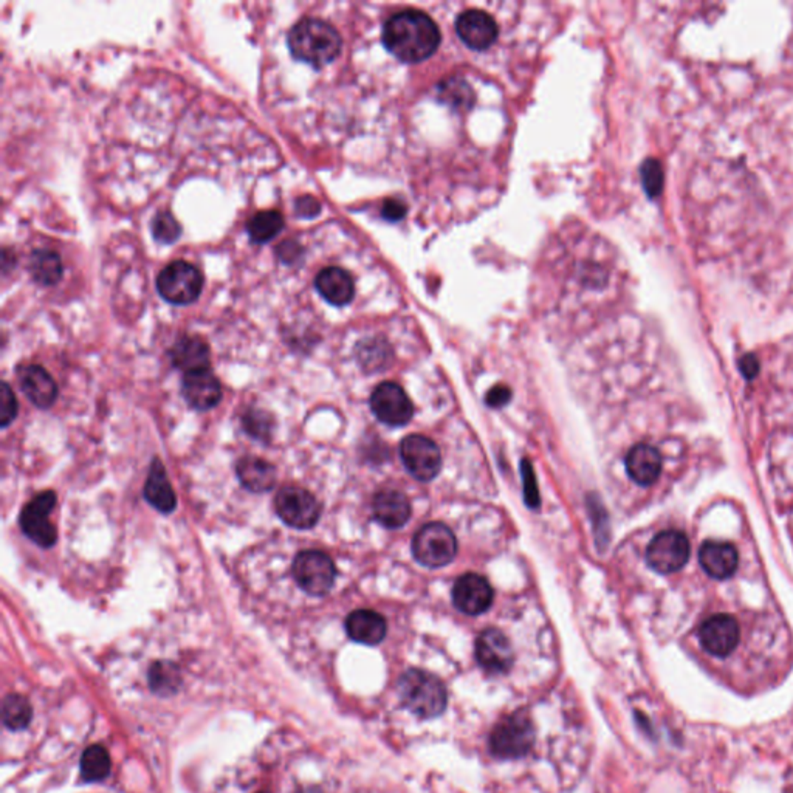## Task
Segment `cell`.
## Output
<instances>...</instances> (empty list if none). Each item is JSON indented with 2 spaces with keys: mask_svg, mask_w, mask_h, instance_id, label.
<instances>
[{
  "mask_svg": "<svg viewBox=\"0 0 793 793\" xmlns=\"http://www.w3.org/2000/svg\"><path fill=\"white\" fill-rule=\"evenodd\" d=\"M383 42L400 61H425L439 49V27L425 12L415 10L396 12L384 24Z\"/></svg>",
  "mask_w": 793,
  "mask_h": 793,
  "instance_id": "6da1fadb",
  "label": "cell"
},
{
  "mask_svg": "<svg viewBox=\"0 0 793 793\" xmlns=\"http://www.w3.org/2000/svg\"><path fill=\"white\" fill-rule=\"evenodd\" d=\"M287 45L295 59L321 68L340 56L343 42L334 25L322 19L303 18L289 31Z\"/></svg>",
  "mask_w": 793,
  "mask_h": 793,
  "instance_id": "7a4b0ae2",
  "label": "cell"
},
{
  "mask_svg": "<svg viewBox=\"0 0 793 793\" xmlns=\"http://www.w3.org/2000/svg\"><path fill=\"white\" fill-rule=\"evenodd\" d=\"M396 691L403 706L421 719L437 718L445 712L448 704L443 681L423 669L411 668L403 673L396 683Z\"/></svg>",
  "mask_w": 793,
  "mask_h": 793,
  "instance_id": "3957f363",
  "label": "cell"
},
{
  "mask_svg": "<svg viewBox=\"0 0 793 793\" xmlns=\"http://www.w3.org/2000/svg\"><path fill=\"white\" fill-rule=\"evenodd\" d=\"M536 731L524 710L502 718L489 735V750L496 758L518 759L526 756L535 743Z\"/></svg>",
  "mask_w": 793,
  "mask_h": 793,
  "instance_id": "277c9868",
  "label": "cell"
},
{
  "mask_svg": "<svg viewBox=\"0 0 793 793\" xmlns=\"http://www.w3.org/2000/svg\"><path fill=\"white\" fill-rule=\"evenodd\" d=\"M204 278L197 266L186 260H173L157 276V291L166 303L188 305L197 301Z\"/></svg>",
  "mask_w": 793,
  "mask_h": 793,
  "instance_id": "5b68a950",
  "label": "cell"
},
{
  "mask_svg": "<svg viewBox=\"0 0 793 793\" xmlns=\"http://www.w3.org/2000/svg\"><path fill=\"white\" fill-rule=\"evenodd\" d=\"M458 551V541L450 527L442 522H429L415 533L412 555L415 559L431 569L451 563Z\"/></svg>",
  "mask_w": 793,
  "mask_h": 793,
  "instance_id": "8992f818",
  "label": "cell"
},
{
  "mask_svg": "<svg viewBox=\"0 0 793 793\" xmlns=\"http://www.w3.org/2000/svg\"><path fill=\"white\" fill-rule=\"evenodd\" d=\"M291 572L297 586L313 597L328 594L334 588L335 569L332 558L321 550H303L293 559Z\"/></svg>",
  "mask_w": 793,
  "mask_h": 793,
  "instance_id": "52a82bcc",
  "label": "cell"
},
{
  "mask_svg": "<svg viewBox=\"0 0 793 793\" xmlns=\"http://www.w3.org/2000/svg\"><path fill=\"white\" fill-rule=\"evenodd\" d=\"M56 493L51 489L42 491L35 496L20 512L19 524L27 538L31 539L35 544L50 549L58 541V530L55 524L50 520V514L56 507Z\"/></svg>",
  "mask_w": 793,
  "mask_h": 793,
  "instance_id": "ba28073f",
  "label": "cell"
},
{
  "mask_svg": "<svg viewBox=\"0 0 793 793\" xmlns=\"http://www.w3.org/2000/svg\"><path fill=\"white\" fill-rule=\"evenodd\" d=\"M274 510L279 518L291 528L307 530L321 518V504L307 489L282 487L274 497Z\"/></svg>",
  "mask_w": 793,
  "mask_h": 793,
  "instance_id": "9c48e42d",
  "label": "cell"
},
{
  "mask_svg": "<svg viewBox=\"0 0 793 793\" xmlns=\"http://www.w3.org/2000/svg\"><path fill=\"white\" fill-rule=\"evenodd\" d=\"M689 541L679 530H665L654 536L646 549V563L658 574H674L687 564Z\"/></svg>",
  "mask_w": 793,
  "mask_h": 793,
  "instance_id": "30bf717a",
  "label": "cell"
},
{
  "mask_svg": "<svg viewBox=\"0 0 793 793\" xmlns=\"http://www.w3.org/2000/svg\"><path fill=\"white\" fill-rule=\"evenodd\" d=\"M400 456L411 476L427 482L439 474L442 468V454L439 446L425 435L412 434L402 440Z\"/></svg>",
  "mask_w": 793,
  "mask_h": 793,
  "instance_id": "8fae6325",
  "label": "cell"
},
{
  "mask_svg": "<svg viewBox=\"0 0 793 793\" xmlns=\"http://www.w3.org/2000/svg\"><path fill=\"white\" fill-rule=\"evenodd\" d=\"M371 408L380 421L389 427H403L412 419L414 404L408 394L392 381L378 384L371 396Z\"/></svg>",
  "mask_w": 793,
  "mask_h": 793,
  "instance_id": "7c38bea8",
  "label": "cell"
},
{
  "mask_svg": "<svg viewBox=\"0 0 793 793\" xmlns=\"http://www.w3.org/2000/svg\"><path fill=\"white\" fill-rule=\"evenodd\" d=\"M476 660L489 674H505L514 663L513 646L499 629L489 627L476 638Z\"/></svg>",
  "mask_w": 793,
  "mask_h": 793,
  "instance_id": "4fadbf2b",
  "label": "cell"
},
{
  "mask_svg": "<svg viewBox=\"0 0 793 793\" xmlns=\"http://www.w3.org/2000/svg\"><path fill=\"white\" fill-rule=\"evenodd\" d=\"M741 640V627L735 617L718 613L706 619L699 627V642L704 650L716 657L730 656Z\"/></svg>",
  "mask_w": 793,
  "mask_h": 793,
  "instance_id": "5bb4252c",
  "label": "cell"
},
{
  "mask_svg": "<svg viewBox=\"0 0 793 793\" xmlns=\"http://www.w3.org/2000/svg\"><path fill=\"white\" fill-rule=\"evenodd\" d=\"M493 588L483 576L477 574H465L458 576L452 588V603L460 612L466 615H479L493 603Z\"/></svg>",
  "mask_w": 793,
  "mask_h": 793,
  "instance_id": "9a60e30c",
  "label": "cell"
},
{
  "mask_svg": "<svg viewBox=\"0 0 793 793\" xmlns=\"http://www.w3.org/2000/svg\"><path fill=\"white\" fill-rule=\"evenodd\" d=\"M456 30L462 42L470 49L489 50L497 39V24L493 16L481 10H468L458 16Z\"/></svg>",
  "mask_w": 793,
  "mask_h": 793,
  "instance_id": "2e32d148",
  "label": "cell"
},
{
  "mask_svg": "<svg viewBox=\"0 0 793 793\" xmlns=\"http://www.w3.org/2000/svg\"><path fill=\"white\" fill-rule=\"evenodd\" d=\"M181 396L191 408L208 411L222 400V386L210 369L192 372L183 377Z\"/></svg>",
  "mask_w": 793,
  "mask_h": 793,
  "instance_id": "e0dca14e",
  "label": "cell"
},
{
  "mask_svg": "<svg viewBox=\"0 0 793 793\" xmlns=\"http://www.w3.org/2000/svg\"><path fill=\"white\" fill-rule=\"evenodd\" d=\"M18 373L20 389L24 390L25 396L35 406L47 409L56 402L58 384L42 366H24Z\"/></svg>",
  "mask_w": 793,
  "mask_h": 793,
  "instance_id": "ac0fdd59",
  "label": "cell"
},
{
  "mask_svg": "<svg viewBox=\"0 0 793 793\" xmlns=\"http://www.w3.org/2000/svg\"><path fill=\"white\" fill-rule=\"evenodd\" d=\"M699 563L712 578L727 580L736 572L739 555L730 543L708 541L700 547Z\"/></svg>",
  "mask_w": 793,
  "mask_h": 793,
  "instance_id": "d6986e66",
  "label": "cell"
},
{
  "mask_svg": "<svg viewBox=\"0 0 793 793\" xmlns=\"http://www.w3.org/2000/svg\"><path fill=\"white\" fill-rule=\"evenodd\" d=\"M626 471L638 485H652L662 473V456L654 446L638 443L626 456Z\"/></svg>",
  "mask_w": 793,
  "mask_h": 793,
  "instance_id": "ffe728a7",
  "label": "cell"
},
{
  "mask_svg": "<svg viewBox=\"0 0 793 793\" xmlns=\"http://www.w3.org/2000/svg\"><path fill=\"white\" fill-rule=\"evenodd\" d=\"M372 510L375 520L386 528H400L411 518V502L396 489H383L373 497Z\"/></svg>",
  "mask_w": 793,
  "mask_h": 793,
  "instance_id": "44dd1931",
  "label": "cell"
},
{
  "mask_svg": "<svg viewBox=\"0 0 793 793\" xmlns=\"http://www.w3.org/2000/svg\"><path fill=\"white\" fill-rule=\"evenodd\" d=\"M315 287L327 303L336 307L350 303L355 295L352 276L340 266H327L318 273Z\"/></svg>",
  "mask_w": 793,
  "mask_h": 793,
  "instance_id": "7402d4cb",
  "label": "cell"
},
{
  "mask_svg": "<svg viewBox=\"0 0 793 793\" xmlns=\"http://www.w3.org/2000/svg\"><path fill=\"white\" fill-rule=\"evenodd\" d=\"M173 365L185 372L208 371L210 369V347L198 336L186 335L181 336L171 349Z\"/></svg>",
  "mask_w": 793,
  "mask_h": 793,
  "instance_id": "603a6c76",
  "label": "cell"
},
{
  "mask_svg": "<svg viewBox=\"0 0 793 793\" xmlns=\"http://www.w3.org/2000/svg\"><path fill=\"white\" fill-rule=\"evenodd\" d=\"M142 493L148 504L160 513H173L177 508V496L169 482L165 465L161 464L158 458H154V462L150 465Z\"/></svg>",
  "mask_w": 793,
  "mask_h": 793,
  "instance_id": "cb8c5ba5",
  "label": "cell"
},
{
  "mask_svg": "<svg viewBox=\"0 0 793 793\" xmlns=\"http://www.w3.org/2000/svg\"><path fill=\"white\" fill-rule=\"evenodd\" d=\"M346 632L353 642L373 646L383 642L388 632V625L383 615L375 611L358 609L347 617Z\"/></svg>",
  "mask_w": 793,
  "mask_h": 793,
  "instance_id": "d4e9b609",
  "label": "cell"
},
{
  "mask_svg": "<svg viewBox=\"0 0 793 793\" xmlns=\"http://www.w3.org/2000/svg\"><path fill=\"white\" fill-rule=\"evenodd\" d=\"M235 474L242 485L253 493H266L276 483V468L266 458L245 456L235 464Z\"/></svg>",
  "mask_w": 793,
  "mask_h": 793,
  "instance_id": "484cf974",
  "label": "cell"
},
{
  "mask_svg": "<svg viewBox=\"0 0 793 793\" xmlns=\"http://www.w3.org/2000/svg\"><path fill=\"white\" fill-rule=\"evenodd\" d=\"M28 270L36 284L50 287L61 281L64 266L59 254L53 250H35L30 256Z\"/></svg>",
  "mask_w": 793,
  "mask_h": 793,
  "instance_id": "4316f807",
  "label": "cell"
},
{
  "mask_svg": "<svg viewBox=\"0 0 793 793\" xmlns=\"http://www.w3.org/2000/svg\"><path fill=\"white\" fill-rule=\"evenodd\" d=\"M284 217L279 211H259L248 220V235L254 243H266L284 229Z\"/></svg>",
  "mask_w": 793,
  "mask_h": 793,
  "instance_id": "83f0119b",
  "label": "cell"
},
{
  "mask_svg": "<svg viewBox=\"0 0 793 793\" xmlns=\"http://www.w3.org/2000/svg\"><path fill=\"white\" fill-rule=\"evenodd\" d=\"M111 756L103 745H90L81 756V776L87 782L105 780L111 774Z\"/></svg>",
  "mask_w": 793,
  "mask_h": 793,
  "instance_id": "f1b7e54d",
  "label": "cell"
},
{
  "mask_svg": "<svg viewBox=\"0 0 793 793\" xmlns=\"http://www.w3.org/2000/svg\"><path fill=\"white\" fill-rule=\"evenodd\" d=\"M2 718L10 730H24L33 718L30 702L20 694H8L2 704Z\"/></svg>",
  "mask_w": 793,
  "mask_h": 793,
  "instance_id": "f546056e",
  "label": "cell"
},
{
  "mask_svg": "<svg viewBox=\"0 0 793 793\" xmlns=\"http://www.w3.org/2000/svg\"><path fill=\"white\" fill-rule=\"evenodd\" d=\"M180 671L171 662H157L149 669V683L155 693H173L179 688Z\"/></svg>",
  "mask_w": 793,
  "mask_h": 793,
  "instance_id": "4dcf8cb0",
  "label": "cell"
},
{
  "mask_svg": "<svg viewBox=\"0 0 793 793\" xmlns=\"http://www.w3.org/2000/svg\"><path fill=\"white\" fill-rule=\"evenodd\" d=\"M150 233L155 241L160 242L163 245H171L173 242L179 241V237L181 235V227L171 212L163 211L152 219Z\"/></svg>",
  "mask_w": 793,
  "mask_h": 793,
  "instance_id": "1f68e13d",
  "label": "cell"
},
{
  "mask_svg": "<svg viewBox=\"0 0 793 793\" xmlns=\"http://www.w3.org/2000/svg\"><path fill=\"white\" fill-rule=\"evenodd\" d=\"M243 427L250 435H253L254 439L268 440L272 437L273 420L272 414H268L262 409H250L242 419Z\"/></svg>",
  "mask_w": 793,
  "mask_h": 793,
  "instance_id": "d6a6232c",
  "label": "cell"
},
{
  "mask_svg": "<svg viewBox=\"0 0 793 793\" xmlns=\"http://www.w3.org/2000/svg\"><path fill=\"white\" fill-rule=\"evenodd\" d=\"M359 363L367 371H378L381 369L389 358L388 346H381V343H366L365 347L358 353Z\"/></svg>",
  "mask_w": 793,
  "mask_h": 793,
  "instance_id": "836d02e7",
  "label": "cell"
},
{
  "mask_svg": "<svg viewBox=\"0 0 793 793\" xmlns=\"http://www.w3.org/2000/svg\"><path fill=\"white\" fill-rule=\"evenodd\" d=\"M642 181L646 194L650 197H657L663 189L662 165L654 158L644 161L642 166Z\"/></svg>",
  "mask_w": 793,
  "mask_h": 793,
  "instance_id": "e575fe53",
  "label": "cell"
},
{
  "mask_svg": "<svg viewBox=\"0 0 793 793\" xmlns=\"http://www.w3.org/2000/svg\"><path fill=\"white\" fill-rule=\"evenodd\" d=\"M18 398L14 396L10 384L4 381L0 390V425L6 427L18 415Z\"/></svg>",
  "mask_w": 793,
  "mask_h": 793,
  "instance_id": "d590c367",
  "label": "cell"
},
{
  "mask_svg": "<svg viewBox=\"0 0 793 793\" xmlns=\"http://www.w3.org/2000/svg\"><path fill=\"white\" fill-rule=\"evenodd\" d=\"M520 471H522V483H524V499H526V504L530 508H538V483H536V479H535V473H533L530 460H526V458L522 460Z\"/></svg>",
  "mask_w": 793,
  "mask_h": 793,
  "instance_id": "8d00e7d4",
  "label": "cell"
},
{
  "mask_svg": "<svg viewBox=\"0 0 793 793\" xmlns=\"http://www.w3.org/2000/svg\"><path fill=\"white\" fill-rule=\"evenodd\" d=\"M321 211V204L312 196H303L295 202V212L303 219H313Z\"/></svg>",
  "mask_w": 793,
  "mask_h": 793,
  "instance_id": "74e56055",
  "label": "cell"
},
{
  "mask_svg": "<svg viewBox=\"0 0 793 793\" xmlns=\"http://www.w3.org/2000/svg\"><path fill=\"white\" fill-rule=\"evenodd\" d=\"M279 256V259L282 260L284 264H296L299 258H301V254H303V248L301 245L295 241H287L282 242L281 245L278 247V251H276Z\"/></svg>",
  "mask_w": 793,
  "mask_h": 793,
  "instance_id": "f35d334b",
  "label": "cell"
},
{
  "mask_svg": "<svg viewBox=\"0 0 793 793\" xmlns=\"http://www.w3.org/2000/svg\"><path fill=\"white\" fill-rule=\"evenodd\" d=\"M510 398H512L510 388L497 384L493 389H489V394L485 396V403L491 408H501V406L510 402Z\"/></svg>",
  "mask_w": 793,
  "mask_h": 793,
  "instance_id": "ab89813d",
  "label": "cell"
},
{
  "mask_svg": "<svg viewBox=\"0 0 793 793\" xmlns=\"http://www.w3.org/2000/svg\"><path fill=\"white\" fill-rule=\"evenodd\" d=\"M383 216L388 219V220H400L403 216H404V212H406V208H404V204L402 202H398V200H388L386 204H383Z\"/></svg>",
  "mask_w": 793,
  "mask_h": 793,
  "instance_id": "60d3db41",
  "label": "cell"
},
{
  "mask_svg": "<svg viewBox=\"0 0 793 793\" xmlns=\"http://www.w3.org/2000/svg\"><path fill=\"white\" fill-rule=\"evenodd\" d=\"M739 367H741V372H743V375L751 380L758 373V359L753 355H745L739 361Z\"/></svg>",
  "mask_w": 793,
  "mask_h": 793,
  "instance_id": "b9f144b4",
  "label": "cell"
},
{
  "mask_svg": "<svg viewBox=\"0 0 793 793\" xmlns=\"http://www.w3.org/2000/svg\"><path fill=\"white\" fill-rule=\"evenodd\" d=\"M295 793H324L322 792L320 787L309 786V787H301V789H297Z\"/></svg>",
  "mask_w": 793,
  "mask_h": 793,
  "instance_id": "7bdbcfd3",
  "label": "cell"
},
{
  "mask_svg": "<svg viewBox=\"0 0 793 793\" xmlns=\"http://www.w3.org/2000/svg\"><path fill=\"white\" fill-rule=\"evenodd\" d=\"M259 793H266V792H259Z\"/></svg>",
  "mask_w": 793,
  "mask_h": 793,
  "instance_id": "ee69618b",
  "label": "cell"
}]
</instances>
